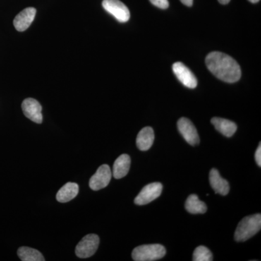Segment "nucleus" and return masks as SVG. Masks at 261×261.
Wrapping results in <instances>:
<instances>
[{
    "label": "nucleus",
    "mask_w": 261,
    "mask_h": 261,
    "mask_svg": "<svg viewBox=\"0 0 261 261\" xmlns=\"http://www.w3.org/2000/svg\"><path fill=\"white\" fill-rule=\"evenodd\" d=\"M205 63L211 73L221 81L235 83L241 78L240 65L233 58L221 51H212L205 58Z\"/></svg>",
    "instance_id": "f257e3e1"
},
{
    "label": "nucleus",
    "mask_w": 261,
    "mask_h": 261,
    "mask_svg": "<svg viewBox=\"0 0 261 261\" xmlns=\"http://www.w3.org/2000/svg\"><path fill=\"white\" fill-rule=\"evenodd\" d=\"M261 215L255 214L246 216L239 223L234 239L237 242H245L260 231Z\"/></svg>",
    "instance_id": "f03ea898"
},
{
    "label": "nucleus",
    "mask_w": 261,
    "mask_h": 261,
    "mask_svg": "<svg viewBox=\"0 0 261 261\" xmlns=\"http://www.w3.org/2000/svg\"><path fill=\"white\" fill-rule=\"evenodd\" d=\"M166 248L159 244L140 245L134 249L132 258L135 261L159 260L166 255Z\"/></svg>",
    "instance_id": "7ed1b4c3"
},
{
    "label": "nucleus",
    "mask_w": 261,
    "mask_h": 261,
    "mask_svg": "<svg viewBox=\"0 0 261 261\" xmlns=\"http://www.w3.org/2000/svg\"><path fill=\"white\" fill-rule=\"evenodd\" d=\"M99 244V238L97 234H87L75 247V255L80 258H87L92 256L97 251Z\"/></svg>",
    "instance_id": "20e7f679"
},
{
    "label": "nucleus",
    "mask_w": 261,
    "mask_h": 261,
    "mask_svg": "<svg viewBox=\"0 0 261 261\" xmlns=\"http://www.w3.org/2000/svg\"><path fill=\"white\" fill-rule=\"evenodd\" d=\"M102 7L121 23H126L129 20V10L120 0H103Z\"/></svg>",
    "instance_id": "39448f33"
},
{
    "label": "nucleus",
    "mask_w": 261,
    "mask_h": 261,
    "mask_svg": "<svg viewBox=\"0 0 261 261\" xmlns=\"http://www.w3.org/2000/svg\"><path fill=\"white\" fill-rule=\"evenodd\" d=\"M162 190L163 185L159 182L149 184L141 190L135 198V203L138 205H147L159 197Z\"/></svg>",
    "instance_id": "423d86ee"
},
{
    "label": "nucleus",
    "mask_w": 261,
    "mask_h": 261,
    "mask_svg": "<svg viewBox=\"0 0 261 261\" xmlns=\"http://www.w3.org/2000/svg\"><path fill=\"white\" fill-rule=\"evenodd\" d=\"M112 178V171L108 165L99 166L97 172L89 180V187L94 191L102 190L109 185Z\"/></svg>",
    "instance_id": "0eeeda50"
},
{
    "label": "nucleus",
    "mask_w": 261,
    "mask_h": 261,
    "mask_svg": "<svg viewBox=\"0 0 261 261\" xmlns=\"http://www.w3.org/2000/svg\"><path fill=\"white\" fill-rule=\"evenodd\" d=\"M178 129L187 143L192 146L198 145L200 142L198 133L195 126L190 120L187 118H181L177 123Z\"/></svg>",
    "instance_id": "6e6552de"
},
{
    "label": "nucleus",
    "mask_w": 261,
    "mask_h": 261,
    "mask_svg": "<svg viewBox=\"0 0 261 261\" xmlns=\"http://www.w3.org/2000/svg\"><path fill=\"white\" fill-rule=\"evenodd\" d=\"M173 71L181 83L187 88L195 89L197 86V80L193 73L181 63H175L172 66Z\"/></svg>",
    "instance_id": "1a4fd4ad"
},
{
    "label": "nucleus",
    "mask_w": 261,
    "mask_h": 261,
    "mask_svg": "<svg viewBox=\"0 0 261 261\" xmlns=\"http://www.w3.org/2000/svg\"><path fill=\"white\" fill-rule=\"evenodd\" d=\"M22 110L25 117L34 123H42V107L40 103L33 98H27L22 103Z\"/></svg>",
    "instance_id": "9d476101"
},
{
    "label": "nucleus",
    "mask_w": 261,
    "mask_h": 261,
    "mask_svg": "<svg viewBox=\"0 0 261 261\" xmlns=\"http://www.w3.org/2000/svg\"><path fill=\"white\" fill-rule=\"evenodd\" d=\"M37 10L34 8H27L22 10L13 20L15 28L18 32H24L30 27L35 18Z\"/></svg>",
    "instance_id": "9b49d317"
},
{
    "label": "nucleus",
    "mask_w": 261,
    "mask_h": 261,
    "mask_svg": "<svg viewBox=\"0 0 261 261\" xmlns=\"http://www.w3.org/2000/svg\"><path fill=\"white\" fill-rule=\"evenodd\" d=\"M211 186L216 194L226 195L229 192V185L226 179L221 177V175L216 168L211 169L209 176Z\"/></svg>",
    "instance_id": "f8f14e48"
},
{
    "label": "nucleus",
    "mask_w": 261,
    "mask_h": 261,
    "mask_svg": "<svg viewBox=\"0 0 261 261\" xmlns=\"http://www.w3.org/2000/svg\"><path fill=\"white\" fill-rule=\"evenodd\" d=\"M211 123L214 125L215 128L222 134L226 137H231L234 135L237 132L236 123L229 120L225 119V118H218L214 117L211 119Z\"/></svg>",
    "instance_id": "ddd939ff"
},
{
    "label": "nucleus",
    "mask_w": 261,
    "mask_h": 261,
    "mask_svg": "<svg viewBox=\"0 0 261 261\" xmlns=\"http://www.w3.org/2000/svg\"><path fill=\"white\" fill-rule=\"evenodd\" d=\"M130 159L129 155L123 154L120 155L113 164L112 175L115 178H121L126 176L129 171Z\"/></svg>",
    "instance_id": "4468645a"
},
{
    "label": "nucleus",
    "mask_w": 261,
    "mask_h": 261,
    "mask_svg": "<svg viewBox=\"0 0 261 261\" xmlns=\"http://www.w3.org/2000/svg\"><path fill=\"white\" fill-rule=\"evenodd\" d=\"M154 140V130L151 127H145L139 132L137 135V146L140 150L147 151L148 150Z\"/></svg>",
    "instance_id": "2eb2a0df"
},
{
    "label": "nucleus",
    "mask_w": 261,
    "mask_h": 261,
    "mask_svg": "<svg viewBox=\"0 0 261 261\" xmlns=\"http://www.w3.org/2000/svg\"><path fill=\"white\" fill-rule=\"evenodd\" d=\"M80 187L76 183L68 182L60 189L56 195V199L60 202H68L74 199L79 194Z\"/></svg>",
    "instance_id": "dca6fc26"
},
{
    "label": "nucleus",
    "mask_w": 261,
    "mask_h": 261,
    "mask_svg": "<svg viewBox=\"0 0 261 261\" xmlns=\"http://www.w3.org/2000/svg\"><path fill=\"white\" fill-rule=\"evenodd\" d=\"M185 208L192 214H205L207 211V205L205 202L199 199L198 196L191 195L189 196L185 203Z\"/></svg>",
    "instance_id": "f3484780"
},
{
    "label": "nucleus",
    "mask_w": 261,
    "mask_h": 261,
    "mask_svg": "<svg viewBox=\"0 0 261 261\" xmlns=\"http://www.w3.org/2000/svg\"><path fill=\"white\" fill-rule=\"evenodd\" d=\"M18 255L23 261H44L42 254L36 249L21 247L18 250Z\"/></svg>",
    "instance_id": "a211bd4d"
},
{
    "label": "nucleus",
    "mask_w": 261,
    "mask_h": 261,
    "mask_svg": "<svg viewBox=\"0 0 261 261\" xmlns=\"http://www.w3.org/2000/svg\"><path fill=\"white\" fill-rule=\"evenodd\" d=\"M194 261L213 260L212 252L205 246H199L195 249L193 253Z\"/></svg>",
    "instance_id": "6ab92c4d"
},
{
    "label": "nucleus",
    "mask_w": 261,
    "mask_h": 261,
    "mask_svg": "<svg viewBox=\"0 0 261 261\" xmlns=\"http://www.w3.org/2000/svg\"><path fill=\"white\" fill-rule=\"evenodd\" d=\"M149 1L154 6L161 8V9H167L169 7V3L168 0H149Z\"/></svg>",
    "instance_id": "aec40b11"
},
{
    "label": "nucleus",
    "mask_w": 261,
    "mask_h": 261,
    "mask_svg": "<svg viewBox=\"0 0 261 261\" xmlns=\"http://www.w3.org/2000/svg\"><path fill=\"white\" fill-rule=\"evenodd\" d=\"M255 161H256V163L257 166L259 167L261 166V144H259L258 147H257L256 152H255Z\"/></svg>",
    "instance_id": "412c9836"
},
{
    "label": "nucleus",
    "mask_w": 261,
    "mask_h": 261,
    "mask_svg": "<svg viewBox=\"0 0 261 261\" xmlns=\"http://www.w3.org/2000/svg\"><path fill=\"white\" fill-rule=\"evenodd\" d=\"M180 1L186 6L191 7L193 5V0H180Z\"/></svg>",
    "instance_id": "4be33fe9"
},
{
    "label": "nucleus",
    "mask_w": 261,
    "mask_h": 261,
    "mask_svg": "<svg viewBox=\"0 0 261 261\" xmlns=\"http://www.w3.org/2000/svg\"><path fill=\"white\" fill-rule=\"evenodd\" d=\"M218 1H219L221 4L226 5L228 4L231 0H218Z\"/></svg>",
    "instance_id": "5701e85b"
},
{
    "label": "nucleus",
    "mask_w": 261,
    "mask_h": 261,
    "mask_svg": "<svg viewBox=\"0 0 261 261\" xmlns=\"http://www.w3.org/2000/svg\"><path fill=\"white\" fill-rule=\"evenodd\" d=\"M249 1H250V3H258V2L260 1V0H249Z\"/></svg>",
    "instance_id": "b1692460"
}]
</instances>
